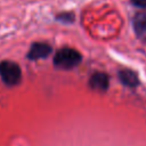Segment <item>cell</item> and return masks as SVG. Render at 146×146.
<instances>
[{"mask_svg": "<svg viewBox=\"0 0 146 146\" xmlns=\"http://www.w3.org/2000/svg\"><path fill=\"white\" fill-rule=\"evenodd\" d=\"M131 3L139 8H146V0H131Z\"/></svg>", "mask_w": 146, "mask_h": 146, "instance_id": "cell-8", "label": "cell"}, {"mask_svg": "<svg viewBox=\"0 0 146 146\" xmlns=\"http://www.w3.org/2000/svg\"><path fill=\"white\" fill-rule=\"evenodd\" d=\"M57 19L64 23H72L74 21V15L73 13H60L57 15Z\"/></svg>", "mask_w": 146, "mask_h": 146, "instance_id": "cell-7", "label": "cell"}, {"mask_svg": "<svg viewBox=\"0 0 146 146\" xmlns=\"http://www.w3.org/2000/svg\"><path fill=\"white\" fill-rule=\"evenodd\" d=\"M90 86L97 90H106L108 86V78L104 73H95L90 79Z\"/></svg>", "mask_w": 146, "mask_h": 146, "instance_id": "cell-5", "label": "cell"}, {"mask_svg": "<svg viewBox=\"0 0 146 146\" xmlns=\"http://www.w3.org/2000/svg\"><path fill=\"white\" fill-rule=\"evenodd\" d=\"M119 76H120L121 81L124 84L129 86V87H135V86L138 84V78H137V75L132 71H129V70L120 71Z\"/></svg>", "mask_w": 146, "mask_h": 146, "instance_id": "cell-6", "label": "cell"}, {"mask_svg": "<svg viewBox=\"0 0 146 146\" xmlns=\"http://www.w3.org/2000/svg\"><path fill=\"white\" fill-rule=\"evenodd\" d=\"M133 29L140 36L146 35V13H137L133 17Z\"/></svg>", "mask_w": 146, "mask_h": 146, "instance_id": "cell-4", "label": "cell"}, {"mask_svg": "<svg viewBox=\"0 0 146 146\" xmlns=\"http://www.w3.org/2000/svg\"><path fill=\"white\" fill-rule=\"evenodd\" d=\"M81 62V55L79 51L72 48H63L58 50L54 57L55 66L59 68H72Z\"/></svg>", "mask_w": 146, "mask_h": 146, "instance_id": "cell-1", "label": "cell"}, {"mask_svg": "<svg viewBox=\"0 0 146 146\" xmlns=\"http://www.w3.org/2000/svg\"><path fill=\"white\" fill-rule=\"evenodd\" d=\"M0 75L5 83L9 86H14L19 82L22 72L19 66L16 63L5 60L0 63Z\"/></svg>", "mask_w": 146, "mask_h": 146, "instance_id": "cell-2", "label": "cell"}, {"mask_svg": "<svg viewBox=\"0 0 146 146\" xmlns=\"http://www.w3.org/2000/svg\"><path fill=\"white\" fill-rule=\"evenodd\" d=\"M51 52V47L47 43L43 42H35L31 46L29 52H27V58L29 59H40V58H46L49 54Z\"/></svg>", "mask_w": 146, "mask_h": 146, "instance_id": "cell-3", "label": "cell"}]
</instances>
